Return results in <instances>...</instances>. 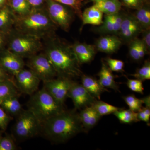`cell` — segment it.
<instances>
[{
  "instance_id": "6da1fadb",
  "label": "cell",
  "mask_w": 150,
  "mask_h": 150,
  "mask_svg": "<svg viewBox=\"0 0 150 150\" xmlns=\"http://www.w3.org/2000/svg\"><path fill=\"white\" fill-rule=\"evenodd\" d=\"M45 40L44 53L50 60L58 77L72 79L82 76L81 64L72 45L55 34Z\"/></svg>"
},
{
  "instance_id": "7a4b0ae2",
  "label": "cell",
  "mask_w": 150,
  "mask_h": 150,
  "mask_svg": "<svg viewBox=\"0 0 150 150\" xmlns=\"http://www.w3.org/2000/svg\"><path fill=\"white\" fill-rule=\"evenodd\" d=\"M41 131L51 141L62 143L84 131L79 113L64 110L42 124Z\"/></svg>"
},
{
  "instance_id": "3957f363",
  "label": "cell",
  "mask_w": 150,
  "mask_h": 150,
  "mask_svg": "<svg viewBox=\"0 0 150 150\" xmlns=\"http://www.w3.org/2000/svg\"><path fill=\"white\" fill-rule=\"evenodd\" d=\"M13 27L23 33L46 39L55 35L57 26L48 15L46 7L32 8L23 16L15 15Z\"/></svg>"
},
{
  "instance_id": "277c9868",
  "label": "cell",
  "mask_w": 150,
  "mask_h": 150,
  "mask_svg": "<svg viewBox=\"0 0 150 150\" xmlns=\"http://www.w3.org/2000/svg\"><path fill=\"white\" fill-rule=\"evenodd\" d=\"M28 108L42 125L65 110L64 104L55 99L44 87L31 96L28 101Z\"/></svg>"
},
{
  "instance_id": "5b68a950",
  "label": "cell",
  "mask_w": 150,
  "mask_h": 150,
  "mask_svg": "<svg viewBox=\"0 0 150 150\" xmlns=\"http://www.w3.org/2000/svg\"><path fill=\"white\" fill-rule=\"evenodd\" d=\"M8 34V50L23 59H29L43 49V44L38 38L23 33L14 28Z\"/></svg>"
},
{
  "instance_id": "8992f818",
  "label": "cell",
  "mask_w": 150,
  "mask_h": 150,
  "mask_svg": "<svg viewBox=\"0 0 150 150\" xmlns=\"http://www.w3.org/2000/svg\"><path fill=\"white\" fill-rule=\"evenodd\" d=\"M42 125L37 117L29 109L22 110L18 115L14 126L15 135L21 139H26L37 135Z\"/></svg>"
},
{
  "instance_id": "52a82bcc",
  "label": "cell",
  "mask_w": 150,
  "mask_h": 150,
  "mask_svg": "<svg viewBox=\"0 0 150 150\" xmlns=\"http://www.w3.org/2000/svg\"><path fill=\"white\" fill-rule=\"evenodd\" d=\"M45 7L54 24L65 31H69L74 19L72 9L54 0H45Z\"/></svg>"
},
{
  "instance_id": "ba28073f",
  "label": "cell",
  "mask_w": 150,
  "mask_h": 150,
  "mask_svg": "<svg viewBox=\"0 0 150 150\" xmlns=\"http://www.w3.org/2000/svg\"><path fill=\"white\" fill-rule=\"evenodd\" d=\"M27 66L40 81H47L57 76L54 67L44 53L35 54L28 59Z\"/></svg>"
},
{
  "instance_id": "9c48e42d",
  "label": "cell",
  "mask_w": 150,
  "mask_h": 150,
  "mask_svg": "<svg viewBox=\"0 0 150 150\" xmlns=\"http://www.w3.org/2000/svg\"><path fill=\"white\" fill-rule=\"evenodd\" d=\"M73 82L72 79L58 77L57 79L44 82L43 87L55 99L64 104L68 98L69 91Z\"/></svg>"
},
{
  "instance_id": "30bf717a",
  "label": "cell",
  "mask_w": 150,
  "mask_h": 150,
  "mask_svg": "<svg viewBox=\"0 0 150 150\" xmlns=\"http://www.w3.org/2000/svg\"><path fill=\"white\" fill-rule=\"evenodd\" d=\"M14 76L17 88L22 92L31 95L37 91L40 80L31 70L23 69Z\"/></svg>"
},
{
  "instance_id": "8fae6325",
  "label": "cell",
  "mask_w": 150,
  "mask_h": 150,
  "mask_svg": "<svg viewBox=\"0 0 150 150\" xmlns=\"http://www.w3.org/2000/svg\"><path fill=\"white\" fill-rule=\"evenodd\" d=\"M143 30L134 15L124 14L118 36L122 42L129 43L138 38Z\"/></svg>"
},
{
  "instance_id": "7c38bea8",
  "label": "cell",
  "mask_w": 150,
  "mask_h": 150,
  "mask_svg": "<svg viewBox=\"0 0 150 150\" xmlns=\"http://www.w3.org/2000/svg\"><path fill=\"white\" fill-rule=\"evenodd\" d=\"M68 97L72 100L76 109L91 106L97 100L82 85L74 81L69 91Z\"/></svg>"
},
{
  "instance_id": "4fadbf2b",
  "label": "cell",
  "mask_w": 150,
  "mask_h": 150,
  "mask_svg": "<svg viewBox=\"0 0 150 150\" xmlns=\"http://www.w3.org/2000/svg\"><path fill=\"white\" fill-rule=\"evenodd\" d=\"M23 59L9 51L6 50L0 56V66L6 71L15 76L24 69Z\"/></svg>"
},
{
  "instance_id": "5bb4252c",
  "label": "cell",
  "mask_w": 150,
  "mask_h": 150,
  "mask_svg": "<svg viewBox=\"0 0 150 150\" xmlns=\"http://www.w3.org/2000/svg\"><path fill=\"white\" fill-rule=\"evenodd\" d=\"M122 42L118 35H105L98 39L95 47L97 51L106 54H112L118 51Z\"/></svg>"
},
{
  "instance_id": "9a60e30c",
  "label": "cell",
  "mask_w": 150,
  "mask_h": 150,
  "mask_svg": "<svg viewBox=\"0 0 150 150\" xmlns=\"http://www.w3.org/2000/svg\"><path fill=\"white\" fill-rule=\"evenodd\" d=\"M72 45L81 64L90 63L94 59L97 51L95 46L78 41Z\"/></svg>"
},
{
  "instance_id": "2e32d148",
  "label": "cell",
  "mask_w": 150,
  "mask_h": 150,
  "mask_svg": "<svg viewBox=\"0 0 150 150\" xmlns=\"http://www.w3.org/2000/svg\"><path fill=\"white\" fill-rule=\"evenodd\" d=\"M79 115L85 132L94 127L101 117L91 106L83 108Z\"/></svg>"
},
{
  "instance_id": "e0dca14e",
  "label": "cell",
  "mask_w": 150,
  "mask_h": 150,
  "mask_svg": "<svg viewBox=\"0 0 150 150\" xmlns=\"http://www.w3.org/2000/svg\"><path fill=\"white\" fill-rule=\"evenodd\" d=\"M15 16L8 4L0 9V33H9L13 26Z\"/></svg>"
},
{
  "instance_id": "ac0fdd59",
  "label": "cell",
  "mask_w": 150,
  "mask_h": 150,
  "mask_svg": "<svg viewBox=\"0 0 150 150\" xmlns=\"http://www.w3.org/2000/svg\"><path fill=\"white\" fill-rule=\"evenodd\" d=\"M81 76V84L96 99H100L101 94L105 91H108L106 88L100 84L98 80L86 75H82Z\"/></svg>"
},
{
  "instance_id": "d6986e66",
  "label": "cell",
  "mask_w": 150,
  "mask_h": 150,
  "mask_svg": "<svg viewBox=\"0 0 150 150\" xmlns=\"http://www.w3.org/2000/svg\"><path fill=\"white\" fill-rule=\"evenodd\" d=\"M103 14L101 11L94 5L86 9L82 12L81 19L82 21V27L87 24L100 25L103 22Z\"/></svg>"
},
{
  "instance_id": "ffe728a7",
  "label": "cell",
  "mask_w": 150,
  "mask_h": 150,
  "mask_svg": "<svg viewBox=\"0 0 150 150\" xmlns=\"http://www.w3.org/2000/svg\"><path fill=\"white\" fill-rule=\"evenodd\" d=\"M98 76L99 77L98 81L103 87L111 88L115 91H118V86L115 82V77L112 74V71L103 61Z\"/></svg>"
},
{
  "instance_id": "44dd1931",
  "label": "cell",
  "mask_w": 150,
  "mask_h": 150,
  "mask_svg": "<svg viewBox=\"0 0 150 150\" xmlns=\"http://www.w3.org/2000/svg\"><path fill=\"white\" fill-rule=\"evenodd\" d=\"M93 5L105 15H112L120 12L122 3L119 0H102L94 3Z\"/></svg>"
},
{
  "instance_id": "7402d4cb",
  "label": "cell",
  "mask_w": 150,
  "mask_h": 150,
  "mask_svg": "<svg viewBox=\"0 0 150 150\" xmlns=\"http://www.w3.org/2000/svg\"><path fill=\"white\" fill-rule=\"evenodd\" d=\"M4 110L11 114L18 115L22 110L21 105L17 96H14L6 98L0 103Z\"/></svg>"
},
{
  "instance_id": "603a6c76",
  "label": "cell",
  "mask_w": 150,
  "mask_h": 150,
  "mask_svg": "<svg viewBox=\"0 0 150 150\" xmlns=\"http://www.w3.org/2000/svg\"><path fill=\"white\" fill-rule=\"evenodd\" d=\"M8 4L17 16H23L29 13L32 7L27 0H9Z\"/></svg>"
},
{
  "instance_id": "cb8c5ba5",
  "label": "cell",
  "mask_w": 150,
  "mask_h": 150,
  "mask_svg": "<svg viewBox=\"0 0 150 150\" xmlns=\"http://www.w3.org/2000/svg\"><path fill=\"white\" fill-rule=\"evenodd\" d=\"M15 84L11 80L0 82V103L9 97L17 96V90Z\"/></svg>"
},
{
  "instance_id": "d4e9b609",
  "label": "cell",
  "mask_w": 150,
  "mask_h": 150,
  "mask_svg": "<svg viewBox=\"0 0 150 150\" xmlns=\"http://www.w3.org/2000/svg\"><path fill=\"white\" fill-rule=\"evenodd\" d=\"M121 123L130 124L139 121L137 118V112L131 109L120 108L113 113Z\"/></svg>"
},
{
  "instance_id": "484cf974",
  "label": "cell",
  "mask_w": 150,
  "mask_h": 150,
  "mask_svg": "<svg viewBox=\"0 0 150 150\" xmlns=\"http://www.w3.org/2000/svg\"><path fill=\"white\" fill-rule=\"evenodd\" d=\"M100 25L95 29V31L97 33L103 35H116L112 15H105L103 22Z\"/></svg>"
},
{
  "instance_id": "4316f807",
  "label": "cell",
  "mask_w": 150,
  "mask_h": 150,
  "mask_svg": "<svg viewBox=\"0 0 150 150\" xmlns=\"http://www.w3.org/2000/svg\"><path fill=\"white\" fill-rule=\"evenodd\" d=\"M134 16L143 29L150 28V10L149 8L144 5L137 10Z\"/></svg>"
},
{
  "instance_id": "83f0119b",
  "label": "cell",
  "mask_w": 150,
  "mask_h": 150,
  "mask_svg": "<svg viewBox=\"0 0 150 150\" xmlns=\"http://www.w3.org/2000/svg\"><path fill=\"white\" fill-rule=\"evenodd\" d=\"M91 106L101 117L113 113L120 108L103 101L97 100H96Z\"/></svg>"
},
{
  "instance_id": "f1b7e54d",
  "label": "cell",
  "mask_w": 150,
  "mask_h": 150,
  "mask_svg": "<svg viewBox=\"0 0 150 150\" xmlns=\"http://www.w3.org/2000/svg\"><path fill=\"white\" fill-rule=\"evenodd\" d=\"M57 2L69 7L81 19L83 2L84 0H54Z\"/></svg>"
},
{
  "instance_id": "f546056e",
  "label": "cell",
  "mask_w": 150,
  "mask_h": 150,
  "mask_svg": "<svg viewBox=\"0 0 150 150\" xmlns=\"http://www.w3.org/2000/svg\"><path fill=\"white\" fill-rule=\"evenodd\" d=\"M123 99L129 106V109L134 112H139L143 107V104H144L143 100L142 98H137L134 95H129L123 97Z\"/></svg>"
},
{
  "instance_id": "4dcf8cb0",
  "label": "cell",
  "mask_w": 150,
  "mask_h": 150,
  "mask_svg": "<svg viewBox=\"0 0 150 150\" xmlns=\"http://www.w3.org/2000/svg\"><path fill=\"white\" fill-rule=\"evenodd\" d=\"M134 78L143 82L150 79V62L148 60L145 62L144 65L136 71V73L131 75Z\"/></svg>"
},
{
  "instance_id": "1f68e13d",
  "label": "cell",
  "mask_w": 150,
  "mask_h": 150,
  "mask_svg": "<svg viewBox=\"0 0 150 150\" xmlns=\"http://www.w3.org/2000/svg\"><path fill=\"white\" fill-rule=\"evenodd\" d=\"M105 63L112 71L122 72L123 71L124 62L121 60L108 57L105 59Z\"/></svg>"
},
{
  "instance_id": "d6a6232c",
  "label": "cell",
  "mask_w": 150,
  "mask_h": 150,
  "mask_svg": "<svg viewBox=\"0 0 150 150\" xmlns=\"http://www.w3.org/2000/svg\"><path fill=\"white\" fill-rule=\"evenodd\" d=\"M139 39L137 38L131 40L129 43V54L131 59L135 61H139Z\"/></svg>"
},
{
  "instance_id": "836d02e7",
  "label": "cell",
  "mask_w": 150,
  "mask_h": 150,
  "mask_svg": "<svg viewBox=\"0 0 150 150\" xmlns=\"http://www.w3.org/2000/svg\"><path fill=\"white\" fill-rule=\"evenodd\" d=\"M127 86L132 91L137 93H144V88L142 81L137 79H127Z\"/></svg>"
},
{
  "instance_id": "e575fe53",
  "label": "cell",
  "mask_w": 150,
  "mask_h": 150,
  "mask_svg": "<svg viewBox=\"0 0 150 150\" xmlns=\"http://www.w3.org/2000/svg\"><path fill=\"white\" fill-rule=\"evenodd\" d=\"M137 118L139 121L146 122L149 126L150 125V106L142 107L141 110L137 112Z\"/></svg>"
},
{
  "instance_id": "d590c367",
  "label": "cell",
  "mask_w": 150,
  "mask_h": 150,
  "mask_svg": "<svg viewBox=\"0 0 150 150\" xmlns=\"http://www.w3.org/2000/svg\"><path fill=\"white\" fill-rule=\"evenodd\" d=\"M16 147L13 140L9 137L0 139V150H15Z\"/></svg>"
},
{
  "instance_id": "8d00e7d4",
  "label": "cell",
  "mask_w": 150,
  "mask_h": 150,
  "mask_svg": "<svg viewBox=\"0 0 150 150\" xmlns=\"http://www.w3.org/2000/svg\"><path fill=\"white\" fill-rule=\"evenodd\" d=\"M123 4L130 8L138 10L144 5L145 0H123Z\"/></svg>"
},
{
  "instance_id": "74e56055",
  "label": "cell",
  "mask_w": 150,
  "mask_h": 150,
  "mask_svg": "<svg viewBox=\"0 0 150 150\" xmlns=\"http://www.w3.org/2000/svg\"><path fill=\"white\" fill-rule=\"evenodd\" d=\"M10 118L2 108L0 107V128L4 129L9 121Z\"/></svg>"
},
{
  "instance_id": "f35d334b",
  "label": "cell",
  "mask_w": 150,
  "mask_h": 150,
  "mask_svg": "<svg viewBox=\"0 0 150 150\" xmlns=\"http://www.w3.org/2000/svg\"><path fill=\"white\" fill-rule=\"evenodd\" d=\"M142 34V42L144 43L148 52L149 53L150 50V28L143 30Z\"/></svg>"
},
{
  "instance_id": "ab89813d",
  "label": "cell",
  "mask_w": 150,
  "mask_h": 150,
  "mask_svg": "<svg viewBox=\"0 0 150 150\" xmlns=\"http://www.w3.org/2000/svg\"><path fill=\"white\" fill-rule=\"evenodd\" d=\"M148 50H147L144 44L142 42L141 39H139V56L140 60H142L144 58L145 55L149 54Z\"/></svg>"
},
{
  "instance_id": "60d3db41",
  "label": "cell",
  "mask_w": 150,
  "mask_h": 150,
  "mask_svg": "<svg viewBox=\"0 0 150 150\" xmlns=\"http://www.w3.org/2000/svg\"><path fill=\"white\" fill-rule=\"evenodd\" d=\"M32 8H42L45 6V0H27Z\"/></svg>"
},
{
  "instance_id": "b9f144b4",
  "label": "cell",
  "mask_w": 150,
  "mask_h": 150,
  "mask_svg": "<svg viewBox=\"0 0 150 150\" xmlns=\"http://www.w3.org/2000/svg\"><path fill=\"white\" fill-rule=\"evenodd\" d=\"M11 80L8 75L6 72V71L3 69L0 66V82L4 81Z\"/></svg>"
},
{
  "instance_id": "7bdbcfd3",
  "label": "cell",
  "mask_w": 150,
  "mask_h": 150,
  "mask_svg": "<svg viewBox=\"0 0 150 150\" xmlns=\"http://www.w3.org/2000/svg\"><path fill=\"white\" fill-rule=\"evenodd\" d=\"M143 100L144 104H145L146 106H150V96L145 97L142 98Z\"/></svg>"
},
{
  "instance_id": "ee69618b",
  "label": "cell",
  "mask_w": 150,
  "mask_h": 150,
  "mask_svg": "<svg viewBox=\"0 0 150 150\" xmlns=\"http://www.w3.org/2000/svg\"><path fill=\"white\" fill-rule=\"evenodd\" d=\"M9 0H0V9L8 4Z\"/></svg>"
},
{
  "instance_id": "f6af8a7d",
  "label": "cell",
  "mask_w": 150,
  "mask_h": 150,
  "mask_svg": "<svg viewBox=\"0 0 150 150\" xmlns=\"http://www.w3.org/2000/svg\"><path fill=\"white\" fill-rule=\"evenodd\" d=\"M1 33H0V50H1V48L4 42V37H3Z\"/></svg>"
},
{
  "instance_id": "bcb514c9",
  "label": "cell",
  "mask_w": 150,
  "mask_h": 150,
  "mask_svg": "<svg viewBox=\"0 0 150 150\" xmlns=\"http://www.w3.org/2000/svg\"><path fill=\"white\" fill-rule=\"evenodd\" d=\"M102 1V0H91L90 1L93 2V3L96 2L98 1Z\"/></svg>"
}]
</instances>
